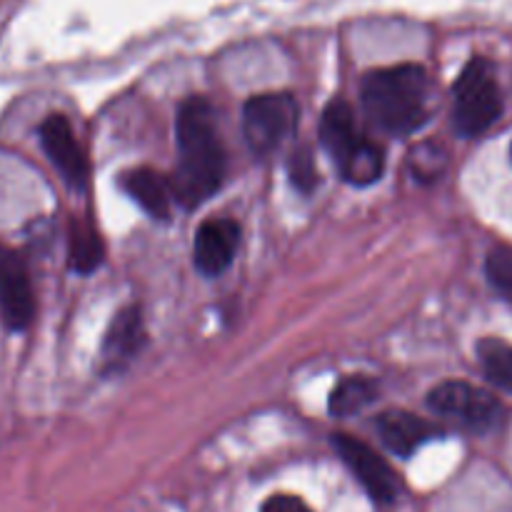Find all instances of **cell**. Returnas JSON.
Segmentation results:
<instances>
[{"label":"cell","mask_w":512,"mask_h":512,"mask_svg":"<svg viewBox=\"0 0 512 512\" xmlns=\"http://www.w3.org/2000/svg\"><path fill=\"white\" fill-rule=\"evenodd\" d=\"M378 395V385L368 378H345L330 395V413L345 418L368 408Z\"/></svg>","instance_id":"9a60e30c"},{"label":"cell","mask_w":512,"mask_h":512,"mask_svg":"<svg viewBox=\"0 0 512 512\" xmlns=\"http://www.w3.org/2000/svg\"><path fill=\"white\" fill-rule=\"evenodd\" d=\"M333 445L340 453V458H343V463L353 470V475L368 490V495L375 503L388 505L398 498V475L393 473V468L373 448H368L360 440L350 438V435H333Z\"/></svg>","instance_id":"52a82bcc"},{"label":"cell","mask_w":512,"mask_h":512,"mask_svg":"<svg viewBox=\"0 0 512 512\" xmlns=\"http://www.w3.org/2000/svg\"><path fill=\"white\" fill-rule=\"evenodd\" d=\"M510 158H512V148H510Z\"/></svg>","instance_id":"44dd1931"},{"label":"cell","mask_w":512,"mask_h":512,"mask_svg":"<svg viewBox=\"0 0 512 512\" xmlns=\"http://www.w3.org/2000/svg\"><path fill=\"white\" fill-rule=\"evenodd\" d=\"M260 512H313L308 505L303 503L295 495H273L263 503V510Z\"/></svg>","instance_id":"ffe728a7"},{"label":"cell","mask_w":512,"mask_h":512,"mask_svg":"<svg viewBox=\"0 0 512 512\" xmlns=\"http://www.w3.org/2000/svg\"><path fill=\"white\" fill-rule=\"evenodd\" d=\"M363 108L385 133H415L430 115L428 73L410 63L373 70L363 80Z\"/></svg>","instance_id":"7a4b0ae2"},{"label":"cell","mask_w":512,"mask_h":512,"mask_svg":"<svg viewBox=\"0 0 512 512\" xmlns=\"http://www.w3.org/2000/svg\"><path fill=\"white\" fill-rule=\"evenodd\" d=\"M440 163H443V158H440V150L433 148V153L428 155V148H420L413 153V168H415V175L423 180H433L440 175Z\"/></svg>","instance_id":"d6986e66"},{"label":"cell","mask_w":512,"mask_h":512,"mask_svg":"<svg viewBox=\"0 0 512 512\" xmlns=\"http://www.w3.org/2000/svg\"><path fill=\"white\" fill-rule=\"evenodd\" d=\"M240 228L233 220H208L195 233V268L203 275H220L233 263Z\"/></svg>","instance_id":"9c48e42d"},{"label":"cell","mask_w":512,"mask_h":512,"mask_svg":"<svg viewBox=\"0 0 512 512\" xmlns=\"http://www.w3.org/2000/svg\"><path fill=\"white\" fill-rule=\"evenodd\" d=\"M125 193L140 205L148 215L153 218L165 220L170 215V205H173V185H170L168 178H163L160 173L150 168H135L128 170L120 180Z\"/></svg>","instance_id":"4fadbf2b"},{"label":"cell","mask_w":512,"mask_h":512,"mask_svg":"<svg viewBox=\"0 0 512 512\" xmlns=\"http://www.w3.org/2000/svg\"><path fill=\"white\" fill-rule=\"evenodd\" d=\"M320 140L338 165H343L355 150L368 143V138L355 125L353 108L345 100H333L325 108L323 123H320Z\"/></svg>","instance_id":"8fae6325"},{"label":"cell","mask_w":512,"mask_h":512,"mask_svg":"<svg viewBox=\"0 0 512 512\" xmlns=\"http://www.w3.org/2000/svg\"><path fill=\"white\" fill-rule=\"evenodd\" d=\"M288 170H290V180H293V185L298 190H303V193H310V190L318 185V168H315L313 153H310L308 148H300L290 155Z\"/></svg>","instance_id":"ac0fdd59"},{"label":"cell","mask_w":512,"mask_h":512,"mask_svg":"<svg viewBox=\"0 0 512 512\" xmlns=\"http://www.w3.org/2000/svg\"><path fill=\"white\" fill-rule=\"evenodd\" d=\"M378 433L383 443L388 445L390 453L400 455V458H410L415 450L423 448L428 440L438 435V428L428 420L405 413V410H388V413L380 415Z\"/></svg>","instance_id":"7c38bea8"},{"label":"cell","mask_w":512,"mask_h":512,"mask_svg":"<svg viewBox=\"0 0 512 512\" xmlns=\"http://www.w3.org/2000/svg\"><path fill=\"white\" fill-rule=\"evenodd\" d=\"M298 103L288 93L255 95L245 103L243 133L250 150L268 155L278 150L298 128Z\"/></svg>","instance_id":"277c9868"},{"label":"cell","mask_w":512,"mask_h":512,"mask_svg":"<svg viewBox=\"0 0 512 512\" xmlns=\"http://www.w3.org/2000/svg\"><path fill=\"white\" fill-rule=\"evenodd\" d=\"M225 178V150L208 100L190 98L178 113V165L170 185L185 208L205 203Z\"/></svg>","instance_id":"6da1fadb"},{"label":"cell","mask_w":512,"mask_h":512,"mask_svg":"<svg viewBox=\"0 0 512 512\" xmlns=\"http://www.w3.org/2000/svg\"><path fill=\"white\" fill-rule=\"evenodd\" d=\"M145 343V330H143V318H140L138 308H125L110 323L108 333H105L103 350H100V358H103L105 370H120L125 363L135 358L140 353Z\"/></svg>","instance_id":"30bf717a"},{"label":"cell","mask_w":512,"mask_h":512,"mask_svg":"<svg viewBox=\"0 0 512 512\" xmlns=\"http://www.w3.org/2000/svg\"><path fill=\"white\" fill-rule=\"evenodd\" d=\"M428 405L438 415L458 420L463 428L473 433H490L503 420V408L498 400L485 390L468 383H443L430 393Z\"/></svg>","instance_id":"5b68a950"},{"label":"cell","mask_w":512,"mask_h":512,"mask_svg":"<svg viewBox=\"0 0 512 512\" xmlns=\"http://www.w3.org/2000/svg\"><path fill=\"white\" fill-rule=\"evenodd\" d=\"M478 360L485 378L500 390L512 393V345L488 338L478 345Z\"/></svg>","instance_id":"2e32d148"},{"label":"cell","mask_w":512,"mask_h":512,"mask_svg":"<svg viewBox=\"0 0 512 512\" xmlns=\"http://www.w3.org/2000/svg\"><path fill=\"white\" fill-rule=\"evenodd\" d=\"M40 148L48 155L53 168L63 175V180L73 188H83L85 178H88V158L85 150L80 148L78 138H75L73 128H70L65 115H48L38 128Z\"/></svg>","instance_id":"ba28073f"},{"label":"cell","mask_w":512,"mask_h":512,"mask_svg":"<svg viewBox=\"0 0 512 512\" xmlns=\"http://www.w3.org/2000/svg\"><path fill=\"white\" fill-rule=\"evenodd\" d=\"M103 263V240L98 230L85 220H73L70 225V268L80 275L93 273Z\"/></svg>","instance_id":"5bb4252c"},{"label":"cell","mask_w":512,"mask_h":512,"mask_svg":"<svg viewBox=\"0 0 512 512\" xmlns=\"http://www.w3.org/2000/svg\"><path fill=\"white\" fill-rule=\"evenodd\" d=\"M503 115V93L493 63L473 58L453 88V125L463 138H478Z\"/></svg>","instance_id":"3957f363"},{"label":"cell","mask_w":512,"mask_h":512,"mask_svg":"<svg viewBox=\"0 0 512 512\" xmlns=\"http://www.w3.org/2000/svg\"><path fill=\"white\" fill-rule=\"evenodd\" d=\"M35 318V290L25 258L0 243V320L13 333H23Z\"/></svg>","instance_id":"8992f818"},{"label":"cell","mask_w":512,"mask_h":512,"mask_svg":"<svg viewBox=\"0 0 512 512\" xmlns=\"http://www.w3.org/2000/svg\"><path fill=\"white\" fill-rule=\"evenodd\" d=\"M485 273H488L490 285H493L503 298L512 300V253L510 250L495 248L493 253L488 255Z\"/></svg>","instance_id":"e0dca14e"}]
</instances>
